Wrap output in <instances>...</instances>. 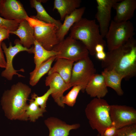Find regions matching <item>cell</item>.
<instances>
[{
	"instance_id": "1",
	"label": "cell",
	"mask_w": 136,
	"mask_h": 136,
	"mask_svg": "<svg viewBox=\"0 0 136 136\" xmlns=\"http://www.w3.org/2000/svg\"><path fill=\"white\" fill-rule=\"evenodd\" d=\"M104 69L113 70L126 80L136 75V41L133 37L123 45L106 53L101 61Z\"/></svg>"
},
{
	"instance_id": "2",
	"label": "cell",
	"mask_w": 136,
	"mask_h": 136,
	"mask_svg": "<svg viewBox=\"0 0 136 136\" xmlns=\"http://www.w3.org/2000/svg\"><path fill=\"white\" fill-rule=\"evenodd\" d=\"M31 92L28 85L21 82L12 85L3 93L1 103L5 116L11 120L27 121L25 114L27 101Z\"/></svg>"
},
{
	"instance_id": "3",
	"label": "cell",
	"mask_w": 136,
	"mask_h": 136,
	"mask_svg": "<svg viewBox=\"0 0 136 136\" xmlns=\"http://www.w3.org/2000/svg\"><path fill=\"white\" fill-rule=\"evenodd\" d=\"M69 36L82 42L91 55H95V47L97 44L106 46V41L100 33L98 25L95 20L82 18L70 28Z\"/></svg>"
},
{
	"instance_id": "4",
	"label": "cell",
	"mask_w": 136,
	"mask_h": 136,
	"mask_svg": "<svg viewBox=\"0 0 136 136\" xmlns=\"http://www.w3.org/2000/svg\"><path fill=\"white\" fill-rule=\"evenodd\" d=\"M110 105L102 98H95L87 105L85 110L89 124L98 134L103 135L105 130L112 125Z\"/></svg>"
},
{
	"instance_id": "5",
	"label": "cell",
	"mask_w": 136,
	"mask_h": 136,
	"mask_svg": "<svg viewBox=\"0 0 136 136\" xmlns=\"http://www.w3.org/2000/svg\"><path fill=\"white\" fill-rule=\"evenodd\" d=\"M25 20L34 28L35 40L46 50H52L60 42L56 35L59 28L55 24L39 20L35 16H28Z\"/></svg>"
},
{
	"instance_id": "6",
	"label": "cell",
	"mask_w": 136,
	"mask_h": 136,
	"mask_svg": "<svg viewBox=\"0 0 136 136\" xmlns=\"http://www.w3.org/2000/svg\"><path fill=\"white\" fill-rule=\"evenodd\" d=\"M134 31L133 24L129 20L120 22L111 20L105 36L108 51L118 48L133 37Z\"/></svg>"
},
{
	"instance_id": "7",
	"label": "cell",
	"mask_w": 136,
	"mask_h": 136,
	"mask_svg": "<svg viewBox=\"0 0 136 136\" xmlns=\"http://www.w3.org/2000/svg\"><path fill=\"white\" fill-rule=\"evenodd\" d=\"M52 50L58 52L56 58L65 59L74 62L89 56V52L81 41L69 36L55 46Z\"/></svg>"
},
{
	"instance_id": "8",
	"label": "cell",
	"mask_w": 136,
	"mask_h": 136,
	"mask_svg": "<svg viewBox=\"0 0 136 136\" xmlns=\"http://www.w3.org/2000/svg\"><path fill=\"white\" fill-rule=\"evenodd\" d=\"M93 63L89 56L74 63L70 83L72 87L79 85L81 91H85L86 86L92 77L96 73Z\"/></svg>"
},
{
	"instance_id": "9",
	"label": "cell",
	"mask_w": 136,
	"mask_h": 136,
	"mask_svg": "<svg viewBox=\"0 0 136 136\" xmlns=\"http://www.w3.org/2000/svg\"><path fill=\"white\" fill-rule=\"evenodd\" d=\"M15 42V45L13 46L12 43L10 42L8 48L4 42H2L1 44L2 49L6 55V66L5 70L2 72L1 75L9 80H12L14 75H17L19 77H24L23 76L19 74L17 72L19 71L23 72V69L16 70L13 67L12 62L14 56L19 52L22 51H25L30 53H32L33 46L28 49L21 44L19 40H16Z\"/></svg>"
},
{
	"instance_id": "10",
	"label": "cell",
	"mask_w": 136,
	"mask_h": 136,
	"mask_svg": "<svg viewBox=\"0 0 136 136\" xmlns=\"http://www.w3.org/2000/svg\"><path fill=\"white\" fill-rule=\"evenodd\" d=\"M110 114L112 125L118 129L136 124V110L126 105H110Z\"/></svg>"
},
{
	"instance_id": "11",
	"label": "cell",
	"mask_w": 136,
	"mask_h": 136,
	"mask_svg": "<svg viewBox=\"0 0 136 136\" xmlns=\"http://www.w3.org/2000/svg\"><path fill=\"white\" fill-rule=\"evenodd\" d=\"M120 0H96L97 11L95 18L99 23L100 33L103 38L107 33L111 22V10L113 6L116 2Z\"/></svg>"
},
{
	"instance_id": "12",
	"label": "cell",
	"mask_w": 136,
	"mask_h": 136,
	"mask_svg": "<svg viewBox=\"0 0 136 136\" xmlns=\"http://www.w3.org/2000/svg\"><path fill=\"white\" fill-rule=\"evenodd\" d=\"M0 15L6 19L20 22L28 16L22 4L16 0H3L0 7Z\"/></svg>"
},
{
	"instance_id": "13",
	"label": "cell",
	"mask_w": 136,
	"mask_h": 136,
	"mask_svg": "<svg viewBox=\"0 0 136 136\" xmlns=\"http://www.w3.org/2000/svg\"><path fill=\"white\" fill-rule=\"evenodd\" d=\"M45 84L52 90L51 94L55 102L59 106L64 108V104L61 101L64 92L72 87L71 84L66 83L56 73L48 74L45 80Z\"/></svg>"
},
{
	"instance_id": "14",
	"label": "cell",
	"mask_w": 136,
	"mask_h": 136,
	"mask_svg": "<svg viewBox=\"0 0 136 136\" xmlns=\"http://www.w3.org/2000/svg\"><path fill=\"white\" fill-rule=\"evenodd\" d=\"M44 123L49 130V136H69L71 130L77 129L80 127L79 124H67L54 117L48 118Z\"/></svg>"
},
{
	"instance_id": "15",
	"label": "cell",
	"mask_w": 136,
	"mask_h": 136,
	"mask_svg": "<svg viewBox=\"0 0 136 136\" xmlns=\"http://www.w3.org/2000/svg\"><path fill=\"white\" fill-rule=\"evenodd\" d=\"M113 8L116 11L113 20L117 22L129 21L133 16L136 0H120L114 4Z\"/></svg>"
},
{
	"instance_id": "16",
	"label": "cell",
	"mask_w": 136,
	"mask_h": 136,
	"mask_svg": "<svg viewBox=\"0 0 136 136\" xmlns=\"http://www.w3.org/2000/svg\"><path fill=\"white\" fill-rule=\"evenodd\" d=\"M91 97L102 98L108 92L107 87L103 76L96 73L91 78L85 89Z\"/></svg>"
},
{
	"instance_id": "17",
	"label": "cell",
	"mask_w": 136,
	"mask_h": 136,
	"mask_svg": "<svg viewBox=\"0 0 136 136\" xmlns=\"http://www.w3.org/2000/svg\"><path fill=\"white\" fill-rule=\"evenodd\" d=\"M10 33L14 34L20 39L19 42L23 47L29 49L34 45L35 40L34 29L26 20L21 21L17 29L15 31L10 32Z\"/></svg>"
},
{
	"instance_id": "18",
	"label": "cell",
	"mask_w": 136,
	"mask_h": 136,
	"mask_svg": "<svg viewBox=\"0 0 136 136\" xmlns=\"http://www.w3.org/2000/svg\"><path fill=\"white\" fill-rule=\"evenodd\" d=\"M56 61L48 72L49 74L54 73L58 74L64 81L69 83L72 69L74 62L61 58L56 59Z\"/></svg>"
},
{
	"instance_id": "19",
	"label": "cell",
	"mask_w": 136,
	"mask_h": 136,
	"mask_svg": "<svg viewBox=\"0 0 136 136\" xmlns=\"http://www.w3.org/2000/svg\"><path fill=\"white\" fill-rule=\"evenodd\" d=\"M85 10V7L77 8L65 17L63 23L58 30L56 33L60 42L64 39L65 36L74 23L82 18Z\"/></svg>"
},
{
	"instance_id": "20",
	"label": "cell",
	"mask_w": 136,
	"mask_h": 136,
	"mask_svg": "<svg viewBox=\"0 0 136 136\" xmlns=\"http://www.w3.org/2000/svg\"><path fill=\"white\" fill-rule=\"evenodd\" d=\"M101 74L104 77L107 87L113 89L118 95L123 94L124 92L121 87V81L124 79L122 76L113 70L104 69Z\"/></svg>"
},
{
	"instance_id": "21",
	"label": "cell",
	"mask_w": 136,
	"mask_h": 136,
	"mask_svg": "<svg viewBox=\"0 0 136 136\" xmlns=\"http://www.w3.org/2000/svg\"><path fill=\"white\" fill-rule=\"evenodd\" d=\"M81 2V0H55L53 10H57L60 20H63L66 16L80 6Z\"/></svg>"
},
{
	"instance_id": "22",
	"label": "cell",
	"mask_w": 136,
	"mask_h": 136,
	"mask_svg": "<svg viewBox=\"0 0 136 136\" xmlns=\"http://www.w3.org/2000/svg\"><path fill=\"white\" fill-rule=\"evenodd\" d=\"M33 45L32 53L34 55V59L35 65L34 71L37 69L43 62L52 57L56 56L59 53L53 50H46L35 40Z\"/></svg>"
},
{
	"instance_id": "23",
	"label": "cell",
	"mask_w": 136,
	"mask_h": 136,
	"mask_svg": "<svg viewBox=\"0 0 136 136\" xmlns=\"http://www.w3.org/2000/svg\"><path fill=\"white\" fill-rule=\"evenodd\" d=\"M29 1L31 7L34 8L37 11V14L35 16L37 19L47 23L54 24L59 29L62 23L60 20L54 19L48 14L41 4L42 1L37 0Z\"/></svg>"
},
{
	"instance_id": "24",
	"label": "cell",
	"mask_w": 136,
	"mask_h": 136,
	"mask_svg": "<svg viewBox=\"0 0 136 136\" xmlns=\"http://www.w3.org/2000/svg\"><path fill=\"white\" fill-rule=\"evenodd\" d=\"M56 58V56L50 58L42 63L36 70H33L30 73L29 83L30 85L32 86L36 85L40 79L48 73Z\"/></svg>"
},
{
	"instance_id": "25",
	"label": "cell",
	"mask_w": 136,
	"mask_h": 136,
	"mask_svg": "<svg viewBox=\"0 0 136 136\" xmlns=\"http://www.w3.org/2000/svg\"><path fill=\"white\" fill-rule=\"evenodd\" d=\"M25 111L26 116L31 121L35 122L39 117L43 116V114L46 111V109L41 108L33 100H30Z\"/></svg>"
},
{
	"instance_id": "26",
	"label": "cell",
	"mask_w": 136,
	"mask_h": 136,
	"mask_svg": "<svg viewBox=\"0 0 136 136\" xmlns=\"http://www.w3.org/2000/svg\"><path fill=\"white\" fill-rule=\"evenodd\" d=\"M82 87L80 86L76 85L73 87L69 92L61 99L62 103L68 106L72 107L75 105L78 94L82 90Z\"/></svg>"
},
{
	"instance_id": "27",
	"label": "cell",
	"mask_w": 136,
	"mask_h": 136,
	"mask_svg": "<svg viewBox=\"0 0 136 136\" xmlns=\"http://www.w3.org/2000/svg\"><path fill=\"white\" fill-rule=\"evenodd\" d=\"M52 93L51 89L49 88L47 91L43 95L38 96L35 93L32 94L31 99L34 100L35 103L41 108L45 109L47 100Z\"/></svg>"
},
{
	"instance_id": "28",
	"label": "cell",
	"mask_w": 136,
	"mask_h": 136,
	"mask_svg": "<svg viewBox=\"0 0 136 136\" xmlns=\"http://www.w3.org/2000/svg\"><path fill=\"white\" fill-rule=\"evenodd\" d=\"M113 136H136V124L118 129Z\"/></svg>"
},
{
	"instance_id": "29",
	"label": "cell",
	"mask_w": 136,
	"mask_h": 136,
	"mask_svg": "<svg viewBox=\"0 0 136 136\" xmlns=\"http://www.w3.org/2000/svg\"><path fill=\"white\" fill-rule=\"evenodd\" d=\"M20 22L16 20H7L0 16V27L6 28L10 31L16 30Z\"/></svg>"
},
{
	"instance_id": "30",
	"label": "cell",
	"mask_w": 136,
	"mask_h": 136,
	"mask_svg": "<svg viewBox=\"0 0 136 136\" xmlns=\"http://www.w3.org/2000/svg\"><path fill=\"white\" fill-rule=\"evenodd\" d=\"M10 32L6 28L0 27V43L4 40L9 38Z\"/></svg>"
},
{
	"instance_id": "31",
	"label": "cell",
	"mask_w": 136,
	"mask_h": 136,
	"mask_svg": "<svg viewBox=\"0 0 136 136\" xmlns=\"http://www.w3.org/2000/svg\"><path fill=\"white\" fill-rule=\"evenodd\" d=\"M117 129L115 126L113 125L105 130L103 135L104 136H113Z\"/></svg>"
},
{
	"instance_id": "32",
	"label": "cell",
	"mask_w": 136,
	"mask_h": 136,
	"mask_svg": "<svg viewBox=\"0 0 136 136\" xmlns=\"http://www.w3.org/2000/svg\"><path fill=\"white\" fill-rule=\"evenodd\" d=\"M1 44L2 43H0V67L5 68L6 63L2 48Z\"/></svg>"
},
{
	"instance_id": "33",
	"label": "cell",
	"mask_w": 136,
	"mask_h": 136,
	"mask_svg": "<svg viewBox=\"0 0 136 136\" xmlns=\"http://www.w3.org/2000/svg\"><path fill=\"white\" fill-rule=\"evenodd\" d=\"M95 55L96 58L101 61L104 60L106 56V53L104 51L96 53Z\"/></svg>"
},
{
	"instance_id": "34",
	"label": "cell",
	"mask_w": 136,
	"mask_h": 136,
	"mask_svg": "<svg viewBox=\"0 0 136 136\" xmlns=\"http://www.w3.org/2000/svg\"><path fill=\"white\" fill-rule=\"evenodd\" d=\"M105 46L101 44H97L95 47V53L104 51V48Z\"/></svg>"
},
{
	"instance_id": "35",
	"label": "cell",
	"mask_w": 136,
	"mask_h": 136,
	"mask_svg": "<svg viewBox=\"0 0 136 136\" xmlns=\"http://www.w3.org/2000/svg\"><path fill=\"white\" fill-rule=\"evenodd\" d=\"M97 136H104L103 135H101L98 134L97 135Z\"/></svg>"
},
{
	"instance_id": "36",
	"label": "cell",
	"mask_w": 136,
	"mask_h": 136,
	"mask_svg": "<svg viewBox=\"0 0 136 136\" xmlns=\"http://www.w3.org/2000/svg\"><path fill=\"white\" fill-rule=\"evenodd\" d=\"M3 0H0V7L1 4Z\"/></svg>"
}]
</instances>
